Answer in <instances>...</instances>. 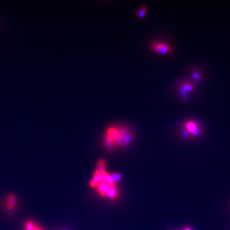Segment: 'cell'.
Here are the masks:
<instances>
[{
	"label": "cell",
	"instance_id": "10",
	"mask_svg": "<svg viewBox=\"0 0 230 230\" xmlns=\"http://www.w3.org/2000/svg\"><path fill=\"white\" fill-rule=\"evenodd\" d=\"M106 196L111 197V198H116L118 196V192L117 191L116 187H111L109 189L106 193Z\"/></svg>",
	"mask_w": 230,
	"mask_h": 230
},
{
	"label": "cell",
	"instance_id": "8",
	"mask_svg": "<svg viewBox=\"0 0 230 230\" xmlns=\"http://www.w3.org/2000/svg\"><path fill=\"white\" fill-rule=\"evenodd\" d=\"M106 135L109 137H110V139L114 143V141L118 137V128L114 127H110L108 129Z\"/></svg>",
	"mask_w": 230,
	"mask_h": 230
},
{
	"label": "cell",
	"instance_id": "12",
	"mask_svg": "<svg viewBox=\"0 0 230 230\" xmlns=\"http://www.w3.org/2000/svg\"><path fill=\"white\" fill-rule=\"evenodd\" d=\"M146 12H147V8L145 7H142L137 10V16L138 18L142 19L144 17V16H145Z\"/></svg>",
	"mask_w": 230,
	"mask_h": 230
},
{
	"label": "cell",
	"instance_id": "5",
	"mask_svg": "<svg viewBox=\"0 0 230 230\" xmlns=\"http://www.w3.org/2000/svg\"><path fill=\"white\" fill-rule=\"evenodd\" d=\"M109 174L105 171H102V172H97L95 171L94 174L93 178L91 180L90 185L91 187H96L98 186L99 184H101L102 182H105L106 178L108 176Z\"/></svg>",
	"mask_w": 230,
	"mask_h": 230
},
{
	"label": "cell",
	"instance_id": "2",
	"mask_svg": "<svg viewBox=\"0 0 230 230\" xmlns=\"http://www.w3.org/2000/svg\"><path fill=\"white\" fill-rule=\"evenodd\" d=\"M118 137L114 141V145L123 146L128 144L132 139L131 132L125 128H118Z\"/></svg>",
	"mask_w": 230,
	"mask_h": 230
},
{
	"label": "cell",
	"instance_id": "7",
	"mask_svg": "<svg viewBox=\"0 0 230 230\" xmlns=\"http://www.w3.org/2000/svg\"><path fill=\"white\" fill-rule=\"evenodd\" d=\"M114 187H116V185H110L106 182H104L99 184L98 186H97V188H98V191L100 194L102 196H106V193H107L108 191L110 188Z\"/></svg>",
	"mask_w": 230,
	"mask_h": 230
},
{
	"label": "cell",
	"instance_id": "14",
	"mask_svg": "<svg viewBox=\"0 0 230 230\" xmlns=\"http://www.w3.org/2000/svg\"><path fill=\"white\" fill-rule=\"evenodd\" d=\"M111 175L112 176V178H113V180L115 182L120 180L121 178V175L119 173H113V174H111Z\"/></svg>",
	"mask_w": 230,
	"mask_h": 230
},
{
	"label": "cell",
	"instance_id": "3",
	"mask_svg": "<svg viewBox=\"0 0 230 230\" xmlns=\"http://www.w3.org/2000/svg\"><path fill=\"white\" fill-rule=\"evenodd\" d=\"M194 89V83L193 82L183 81L179 82L178 91L180 95L184 101H187L189 99L188 93H191Z\"/></svg>",
	"mask_w": 230,
	"mask_h": 230
},
{
	"label": "cell",
	"instance_id": "6",
	"mask_svg": "<svg viewBox=\"0 0 230 230\" xmlns=\"http://www.w3.org/2000/svg\"><path fill=\"white\" fill-rule=\"evenodd\" d=\"M17 205V197L13 194H8L6 199L5 207L7 210L12 212L15 210Z\"/></svg>",
	"mask_w": 230,
	"mask_h": 230
},
{
	"label": "cell",
	"instance_id": "9",
	"mask_svg": "<svg viewBox=\"0 0 230 230\" xmlns=\"http://www.w3.org/2000/svg\"><path fill=\"white\" fill-rule=\"evenodd\" d=\"M25 230H43V229L37 226L33 221L28 220L25 224Z\"/></svg>",
	"mask_w": 230,
	"mask_h": 230
},
{
	"label": "cell",
	"instance_id": "11",
	"mask_svg": "<svg viewBox=\"0 0 230 230\" xmlns=\"http://www.w3.org/2000/svg\"><path fill=\"white\" fill-rule=\"evenodd\" d=\"M191 77L195 82H200L202 79V76L201 75V73H200L199 71H197V70H194V71L192 72Z\"/></svg>",
	"mask_w": 230,
	"mask_h": 230
},
{
	"label": "cell",
	"instance_id": "1",
	"mask_svg": "<svg viewBox=\"0 0 230 230\" xmlns=\"http://www.w3.org/2000/svg\"><path fill=\"white\" fill-rule=\"evenodd\" d=\"M150 48L153 52L159 53L162 54H168L171 53L173 51L172 46L169 44L157 42V41H153L150 44Z\"/></svg>",
	"mask_w": 230,
	"mask_h": 230
},
{
	"label": "cell",
	"instance_id": "13",
	"mask_svg": "<svg viewBox=\"0 0 230 230\" xmlns=\"http://www.w3.org/2000/svg\"><path fill=\"white\" fill-rule=\"evenodd\" d=\"M105 162L103 160H101L99 162L98 166H97V169L96 170V171L97 172L105 171Z\"/></svg>",
	"mask_w": 230,
	"mask_h": 230
},
{
	"label": "cell",
	"instance_id": "4",
	"mask_svg": "<svg viewBox=\"0 0 230 230\" xmlns=\"http://www.w3.org/2000/svg\"><path fill=\"white\" fill-rule=\"evenodd\" d=\"M185 129L189 132L191 137L198 136L201 133V129L195 121H188L184 124Z\"/></svg>",
	"mask_w": 230,
	"mask_h": 230
},
{
	"label": "cell",
	"instance_id": "15",
	"mask_svg": "<svg viewBox=\"0 0 230 230\" xmlns=\"http://www.w3.org/2000/svg\"><path fill=\"white\" fill-rule=\"evenodd\" d=\"M184 230H191L190 228H186V229H185Z\"/></svg>",
	"mask_w": 230,
	"mask_h": 230
}]
</instances>
